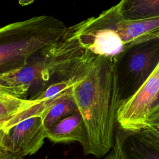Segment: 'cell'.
Listing matches in <instances>:
<instances>
[{"label":"cell","instance_id":"4","mask_svg":"<svg viewBox=\"0 0 159 159\" xmlns=\"http://www.w3.org/2000/svg\"><path fill=\"white\" fill-rule=\"evenodd\" d=\"M116 60L122 102L142 86L159 63V37L127 48Z\"/></svg>","mask_w":159,"mask_h":159},{"label":"cell","instance_id":"1","mask_svg":"<svg viewBox=\"0 0 159 159\" xmlns=\"http://www.w3.org/2000/svg\"><path fill=\"white\" fill-rule=\"evenodd\" d=\"M114 57L95 55L86 50L80 78L71 88L88 135L83 152L97 158L106 155L114 142L119 95Z\"/></svg>","mask_w":159,"mask_h":159},{"label":"cell","instance_id":"18","mask_svg":"<svg viewBox=\"0 0 159 159\" xmlns=\"http://www.w3.org/2000/svg\"><path fill=\"white\" fill-rule=\"evenodd\" d=\"M121 1H125V0H120Z\"/></svg>","mask_w":159,"mask_h":159},{"label":"cell","instance_id":"11","mask_svg":"<svg viewBox=\"0 0 159 159\" xmlns=\"http://www.w3.org/2000/svg\"><path fill=\"white\" fill-rule=\"evenodd\" d=\"M78 111L70 88L63 93L40 117L47 130L61 119Z\"/></svg>","mask_w":159,"mask_h":159},{"label":"cell","instance_id":"6","mask_svg":"<svg viewBox=\"0 0 159 159\" xmlns=\"http://www.w3.org/2000/svg\"><path fill=\"white\" fill-rule=\"evenodd\" d=\"M158 94L159 63L142 86L120 104L117 126L129 132L142 130L147 124L152 106Z\"/></svg>","mask_w":159,"mask_h":159},{"label":"cell","instance_id":"10","mask_svg":"<svg viewBox=\"0 0 159 159\" xmlns=\"http://www.w3.org/2000/svg\"><path fill=\"white\" fill-rule=\"evenodd\" d=\"M117 4L123 17L135 20L159 17V0H125Z\"/></svg>","mask_w":159,"mask_h":159},{"label":"cell","instance_id":"15","mask_svg":"<svg viewBox=\"0 0 159 159\" xmlns=\"http://www.w3.org/2000/svg\"><path fill=\"white\" fill-rule=\"evenodd\" d=\"M0 159H24V158L13 155L0 145Z\"/></svg>","mask_w":159,"mask_h":159},{"label":"cell","instance_id":"8","mask_svg":"<svg viewBox=\"0 0 159 159\" xmlns=\"http://www.w3.org/2000/svg\"><path fill=\"white\" fill-rule=\"evenodd\" d=\"M46 138L53 143L78 142L84 152L88 145V135L83 118L80 112L61 119L47 129Z\"/></svg>","mask_w":159,"mask_h":159},{"label":"cell","instance_id":"17","mask_svg":"<svg viewBox=\"0 0 159 159\" xmlns=\"http://www.w3.org/2000/svg\"><path fill=\"white\" fill-rule=\"evenodd\" d=\"M1 145H2V141H1V140L0 139V145L1 146Z\"/></svg>","mask_w":159,"mask_h":159},{"label":"cell","instance_id":"13","mask_svg":"<svg viewBox=\"0 0 159 159\" xmlns=\"http://www.w3.org/2000/svg\"><path fill=\"white\" fill-rule=\"evenodd\" d=\"M127 131L117 125L114 142L110 152L105 155L104 159H125L122 152V143Z\"/></svg>","mask_w":159,"mask_h":159},{"label":"cell","instance_id":"9","mask_svg":"<svg viewBox=\"0 0 159 159\" xmlns=\"http://www.w3.org/2000/svg\"><path fill=\"white\" fill-rule=\"evenodd\" d=\"M125 159H159V143L140 131L129 132L122 143Z\"/></svg>","mask_w":159,"mask_h":159},{"label":"cell","instance_id":"16","mask_svg":"<svg viewBox=\"0 0 159 159\" xmlns=\"http://www.w3.org/2000/svg\"><path fill=\"white\" fill-rule=\"evenodd\" d=\"M157 120H159V112H158V113L153 115L152 116L150 117L148 119L147 124L150 123V122H155V121H157Z\"/></svg>","mask_w":159,"mask_h":159},{"label":"cell","instance_id":"2","mask_svg":"<svg viewBox=\"0 0 159 159\" xmlns=\"http://www.w3.org/2000/svg\"><path fill=\"white\" fill-rule=\"evenodd\" d=\"M76 35L86 50L116 58L132 45L159 37V17L126 20L117 4L98 16L76 24Z\"/></svg>","mask_w":159,"mask_h":159},{"label":"cell","instance_id":"14","mask_svg":"<svg viewBox=\"0 0 159 159\" xmlns=\"http://www.w3.org/2000/svg\"><path fill=\"white\" fill-rule=\"evenodd\" d=\"M139 131L148 138L159 143V120L147 124Z\"/></svg>","mask_w":159,"mask_h":159},{"label":"cell","instance_id":"5","mask_svg":"<svg viewBox=\"0 0 159 159\" xmlns=\"http://www.w3.org/2000/svg\"><path fill=\"white\" fill-rule=\"evenodd\" d=\"M52 45L34 55L24 67L0 75V93L26 99L32 87L55 80Z\"/></svg>","mask_w":159,"mask_h":159},{"label":"cell","instance_id":"12","mask_svg":"<svg viewBox=\"0 0 159 159\" xmlns=\"http://www.w3.org/2000/svg\"><path fill=\"white\" fill-rule=\"evenodd\" d=\"M38 102L30 99H21L0 93V139L2 143L5 132L1 129V125L15 114Z\"/></svg>","mask_w":159,"mask_h":159},{"label":"cell","instance_id":"3","mask_svg":"<svg viewBox=\"0 0 159 159\" xmlns=\"http://www.w3.org/2000/svg\"><path fill=\"white\" fill-rule=\"evenodd\" d=\"M58 19L42 15L0 28V75L25 66L36 53L60 40L66 30Z\"/></svg>","mask_w":159,"mask_h":159},{"label":"cell","instance_id":"7","mask_svg":"<svg viewBox=\"0 0 159 159\" xmlns=\"http://www.w3.org/2000/svg\"><path fill=\"white\" fill-rule=\"evenodd\" d=\"M46 130L40 116L22 120L5 132L2 147L20 157L35 154L42 147Z\"/></svg>","mask_w":159,"mask_h":159}]
</instances>
